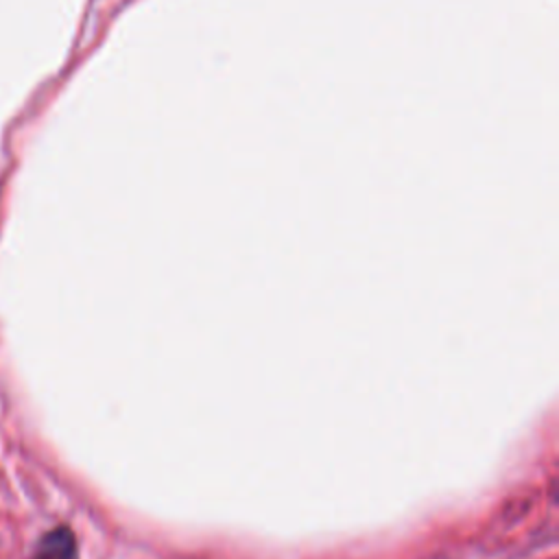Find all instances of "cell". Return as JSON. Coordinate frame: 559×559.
I'll return each mask as SVG.
<instances>
[{"instance_id":"6da1fadb","label":"cell","mask_w":559,"mask_h":559,"mask_svg":"<svg viewBox=\"0 0 559 559\" xmlns=\"http://www.w3.org/2000/svg\"><path fill=\"white\" fill-rule=\"evenodd\" d=\"M41 555L46 559H72L74 555V542H72V535L63 528L59 531H52L44 544H41Z\"/></svg>"}]
</instances>
